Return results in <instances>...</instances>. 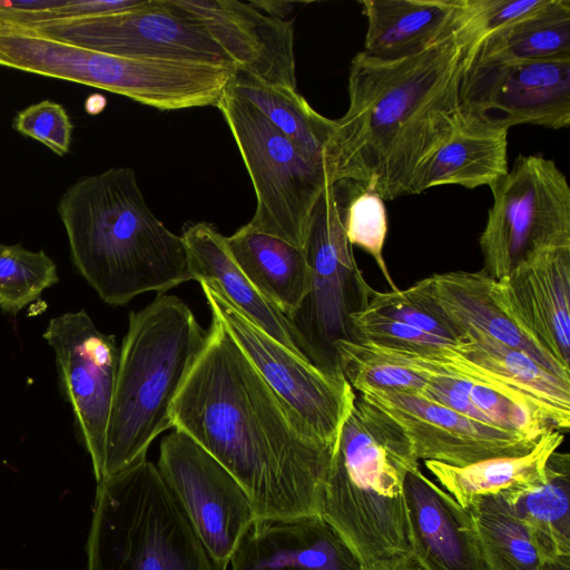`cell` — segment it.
<instances>
[{
    "instance_id": "6da1fadb",
    "label": "cell",
    "mask_w": 570,
    "mask_h": 570,
    "mask_svg": "<svg viewBox=\"0 0 570 570\" xmlns=\"http://www.w3.org/2000/svg\"><path fill=\"white\" fill-rule=\"evenodd\" d=\"M242 484L257 519L321 514L334 446L266 383L218 318L170 409Z\"/></svg>"
},
{
    "instance_id": "7a4b0ae2",
    "label": "cell",
    "mask_w": 570,
    "mask_h": 570,
    "mask_svg": "<svg viewBox=\"0 0 570 570\" xmlns=\"http://www.w3.org/2000/svg\"><path fill=\"white\" fill-rule=\"evenodd\" d=\"M480 42L465 18L458 30L406 58L356 53L347 110L334 120L324 148L330 181L361 183L384 200L409 195L417 168L456 128L461 81Z\"/></svg>"
},
{
    "instance_id": "3957f363",
    "label": "cell",
    "mask_w": 570,
    "mask_h": 570,
    "mask_svg": "<svg viewBox=\"0 0 570 570\" xmlns=\"http://www.w3.org/2000/svg\"><path fill=\"white\" fill-rule=\"evenodd\" d=\"M57 212L73 265L105 303L120 306L194 281L181 236L150 210L131 168L78 178Z\"/></svg>"
},
{
    "instance_id": "277c9868",
    "label": "cell",
    "mask_w": 570,
    "mask_h": 570,
    "mask_svg": "<svg viewBox=\"0 0 570 570\" xmlns=\"http://www.w3.org/2000/svg\"><path fill=\"white\" fill-rule=\"evenodd\" d=\"M419 466L404 430L355 393L325 479L322 517L363 567L409 556L403 489Z\"/></svg>"
},
{
    "instance_id": "5b68a950",
    "label": "cell",
    "mask_w": 570,
    "mask_h": 570,
    "mask_svg": "<svg viewBox=\"0 0 570 570\" xmlns=\"http://www.w3.org/2000/svg\"><path fill=\"white\" fill-rule=\"evenodd\" d=\"M206 335L188 305L175 295L157 294L142 309L129 313L99 481L147 456L151 442L173 429L171 405Z\"/></svg>"
},
{
    "instance_id": "8992f818",
    "label": "cell",
    "mask_w": 570,
    "mask_h": 570,
    "mask_svg": "<svg viewBox=\"0 0 570 570\" xmlns=\"http://www.w3.org/2000/svg\"><path fill=\"white\" fill-rule=\"evenodd\" d=\"M147 456L97 482L87 570H226Z\"/></svg>"
},
{
    "instance_id": "52a82bcc",
    "label": "cell",
    "mask_w": 570,
    "mask_h": 570,
    "mask_svg": "<svg viewBox=\"0 0 570 570\" xmlns=\"http://www.w3.org/2000/svg\"><path fill=\"white\" fill-rule=\"evenodd\" d=\"M216 107L230 129L255 190L256 210L248 225L303 247L312 210L332 184L325 164L307 156L228 86Z\"/></svg>"
},
{
    "instance_id": "ba28073f",
    "label": "cell",
    "mask_w": 570,
    "mask_h": 570,
    "mask_svg": "<svg viewBox=\"0 0 570 570\" xmlns=\"http://www.w3.org/2000/svg\"><path fill=\"white\" fill-rule=\"evenodd\" d=\"M303 247L311 269L309 289L287 318L303 355L330 376L345 380L336 345L355 341L351 316L366 307L373 288L355 261L332 184L312 210Z\"/></svg>"
},
{
    "instance_id": "9c48e42d",
    "label": "cell",
    "mask_w": 570,
    "mask_h": 570,
    "mask_svg": "<svg viewBox=\"0 0 570 570\" xmlns=\"http://www.w3.org/2000/svg\"><path fill=\"white\" fill-rule=\"evenodd\" d=\"M491 191L493 205L479 240L483 272L491 278L570 247V187L553 160L520 155Z\"/></svg>"
},
{
    "instance_id": "30bf717a",
    "label": "cell",
    "mask_w": 570,
    "mask_h": 570,
    "mask_svg": "<svg viewBox=\"0 0 570 570\" xmlns=\"http://www.w3.org/2000/svg\"><path fill=\"white\" fill-rule=\"evenodd\" d=\"M219 320L257 372L326 443L335 445L355 400L346 380L324 373L293 353L243 314L212 282L199 283Z\"/></svg>"
},
{
    "instance_id": "8fae6325",
    "label": "cell",
    "mask_w": 570,
    "mask_h": 570,
    "mask_svg": "<svg viewBox=\"0 0 570 570\" xmlns=\"http://www.w3.org/2000/svg\"><path fill=\"white\" fill-rule=\"evenodd\" d=\"M20 29L117 57L235 68L200 24L173 9L166 0H144L136 8L117 13Z\"/></svg>"
},
{
    "instance_id": "7c38bea8",
    "label": "cell",
    "mask_w": 570,
    "mask_h": 570,
    "mask_svg": "<svg viewBox=\"0 0 570 570\" xmlns=\"http://www.w3.org/2000/svg\"><path fill=\"white\" fill-rule=\"evenodd\" d=\"M157 468L206 547L228 566L240 538L257 519L245 489L177 429L163 439Z\"/></svg>"
},
{
    "instance_id": "4fadbf2b",
    "label": "cell",
    "mask_w": 570,
    "mask_h": 570,
    "mask_svg": "<svg viewBox=\"0 0 570 570\" xmlns=\"http://www.w3.org/2000/svg\"><path fill=\"white\" fill-rule=\"evenodd\" d=\"M43 338L55 353L61 392L99 481L119 360L116 337L100 332L80 309L52 317Z\"/></svg>"
},
{
    "instance_id": "5bb4252c",
    "label": "cell",
    "mask_w": 570,
    "mask_h": 570,
    "mask_svg": "<svg viewBox=\"0 0 570 570\" xmlns=\"http://www.w3.org/2000/svg\"><path fill=\"white\" fill-rule=\"evenodd\" d=\"M463 111L510 129L570 125V56L532 61L475 62L460 86Z\"/></svg>"
},
{
    "instance_id": "9a60e30c",
    "label": "cell",
    "mask_w": 570,
    "mask_h": 570,
    "mask_svg": "<svg viewBox=\"0 0 570 570\" xmlns=\"http://www.w3.org/2000/svg\"><path fill=\"white\" fill-rule=\"evenodd\" d=\"M357 394L404 430L417 460L461 468L488 459L525 454L540 440L470 419L419 395L381 391Z\"/></svg>"
},
{
    "instance_id": "2e32d148",
    "label": "cell",
    "mask_w": 570,
    "mask_h": 570,
    "mask_svg": "<svg viewBox=\"0 0 570 570\" xmlns=\"http://www.w3.org/2000/svg\"><path fill=\"white\" fill-rule=\"evenodd\" d=\"M200 24L233 61L267 83L296 89L294 20L265 14L237 0H166Z\"/></svg>"
},
{
    "instance_id": "e0dca14e",
    "label": "cell",
    "mask_w": 570,
    "mask_h": 570,
    "mask_svg": "<svg viewBox=\"0 0 570 570\" xmlns=\"http://www.w3.org/2000/svg\"><path fill=\"white\" fill-rule=\"evenodd\" d=\"M494 279L482 272H449L417 281L404 293L458 338L480 331L521 350L557 377L570 382V370L531 340L498 305Z\"/></svg>"
},
{
    "instance_id": "ac0fdd59",
    "label": "cell",
    "mask_w": 570,
    "mask_h": 570,
    "mask_svg": "<svg viewBox=\"0 0 570 570\" xmlns=\"http://www.w3.org/2000/svg\"><path fill=\"white\" fill-rule=\"evenodd\" d=\"M492 293L509 318L570 370V247L543 253L494 279Z\"/></svg>"
},
{
    "instance_id": "d6986e66",
    "label": "cell",
    "mask_w": 570,
    "mask_h": 570,
    "mask_svg": "<svg viewBox=\"0 0 570 570\" xmlns=\"http://www.w3.org/2000/svg\"><path fill=\"white\" fill-rule=\"evenodd\" d=\"M409 556L422 570H490L473 517L419 468L404 480Z\"/></svg>"
},
{
    "instance_id": "ffe728a7",
    "label": "cell",
    "mask_w": 570,
    "mask_h": 570,
    "mask_svg": "<svg viewBox=\"0 0 570 570\" xmlns=\"http://www.w3.org/2000/svg\"><path fill=\"white\" fill-rule=\"evenodd\" d=\"M229 562L232 570H363L357 556L321 514L256 519Z\"/></svg>"
},
{
    "instance_id": "44dd1931",
    "label": "cell",
    "mask_w": 570,
    "mask_h": 570,
    "mask_svg": "<svg viewBox=\"0 0 570 570\" xmlns=\"http://www.w3.org/2000/svg\"><path fill=\"white\" fill-rule=\"evenodd\" d=\"M509 129L463 111L451 137L415 171L409 195L441 185L490 188L508 170Z\"/></svg>"
},
{
    "instance_id": "7402d4cb",
    "label": "cell",
    "mask_w": 570,
    "mask_h": 570,
    "mask_svg": "<svg viewBox=\"0 0 570 570\" xmlns=\"http://www.w3.org/2000/svg\"><path fill=\"white\" fill-rule=\"evenodd\" d=\"M364 52L381 60L413 56L458 30L468 0H363Z\"/></svg>"
},
{
    "instance_id": "603a6c76",
    "label": "cell",
    "mask_w": 570,
    "mask_h": 570,
    "mask_svg": "<svg viewBox=\"0 0 570 570\" xmlns=\"http://www.w3.org/2000/svg\"><path fill=\"white\" fill-rule=\"evenodd\" d=\"M194 281L212 282L253 323L293 353L299 350L287 316L267 299L234 261L226 237L208 223H197L181 236ZM308 361V360H307Z\"/></svg>"
},
{
    "instance_id": "cb8c5ba5",
    "label": "cell",
    "mask_w": 570,
    "mask_h": 570,
    "mask_svg": "<svg viewBox=\"0 0 570 570\" xmlns=\"http://www.w3.org/2000/svg\"><path fill=\"white\" fill-rule=\"evenodd\" d=\"M465 362L531 399L549 415L553 426L567 433L570 426V382L563 381L521 350L475 330H468L451 345Z\"/></svg>"
},
{
    "instance_id": "d4e9b609",
    "label": "cell",
    "mask_w": 570,
    "mask_h": 570,
    "mask_svg": "<svg viewBox=\"0 0 570 570\" xmlns=\"http://www.w3.org/2000/svg\"><path fill=\"white\" fill-rule=\"evenodd\" d=\"M226 244L248 279L286 316L299 307L311 284L304 247L257 232L248 224L226 237Z\"/></svg>"
},
{
    "instance_id": "484cf974",
    "label": "cell",
    "mask_w": 570,
    "mask_h": 570,
    "mask_svg": "<svg viewBox=\"0 0 570 570\" xmlns=\"http://www.w3.org/2000/svg\"><path fill=\"white\" fill-rule=\"evenodd\" d=\"M451 345L430 354H410L454 376L472 405L476 421L538 439L556 429L539 404L487 376L480 368L461 358Z\"/></svg>"
},
{
    "instance_id": "4316f807",
    "label": "cell",
    "mask_w": 570,
    "mask_h": 570,
    "mask_svg": "<svg viewBox=\"0 0 570 570\" xmlns=\"http://www.w3.org/2000/svg\"><path fill=\"white\" fill-rule=\"evenodd\" d=\"M563 440L564 433L551 429L522 455L493 458L461 468L432 460H425L424 465L441 488L466 508L475 497L509 493L540 483L549 458Z\"/></svg>"
},
{
    "instance_id": "83f0119b",
    "label": "cell",
    "mask_w": 570,
    "mask_h": 570,
    "mask_svg": "<svg viewBox=\"0 0 570 570\" xmlns=\"http://www.w3.org/2000/svg\"><path fill=\"white\" fill-rule=\"evenodd\" d=\"M569 494L570 454L558 450L549 458L540 483L502 494L548 559L570 556Z\"/></svg>"
},
{
    "instance_id": "f1b7e54d",
    "label": "cell",
    "mask_w": 570,
    "mask_h": 570,
    "mask_svg": "<svg viewBox=\"0 0 570 570\" xmlns=\"http://www.w3.org/2000/svg\"><path fill=\"white\" fill-rule=\"evenodd\" d=\"M570 56V1L547 0L528 17L481 40L473 61L515 62Z\"/></svg>"
},
{
    "instance_id": "f546056e",
    "label": "cell",
    "mask_w": 570,
    "mask_h": 570,
    "mask_svg": "<svg viewBox=\"0 0 570 570\" xmlns=\"http://www.w3.org/2000/svg\"><path fill=\"white\" fill-rule=\"evenodd\" d=\"M228 88L252 102L279 131L311 158L324 163L334 120L314 110L297 91L267 83L235 69Z\"/></svg>"
},
{
    "instance_id": "4dcf8cb0",
    "label": "cell",
    "mask_w": 570,
    "mask_h": 570,
    "mask_svg": "<svg viewBox=\"0 0 570 570\" xmlns=\"http://www.w3.org/2000/svg\"><path fill=\"white\" fill-rule=\"evenodd\" d=\"M466 509L490 570H535L550 560L502 494L475 497Z\"/></svg>"
},
{
    "instance_id": "1f68e13d",
    "label": "cell",
    "mask_w": 570,
    "mask_h": 570,
    "mask_svg": "<svg viewBox=\"0 0 570 570\" xmlns=\"http://www.w3.org/2000/svg\"><path fill=\"white\" fill-rule=\"evenodd\" d=\"M341 371L355 393L373 391L420 394L424 377L380 348L356 341L336 345Z\"/></svg>"
},
{
    "instance_id": "d6a6232c",
    "label": "cell",
    "mask_w": 570,
    "mask_h": 570,
    "mask_svg": "<svg viewBox=\"0 0 570 570\" xmlns=\"http://www.w3.org/2000/svg\"><path fill=\"white\" fill-rule=\"evenodd\" d=\"M59 281L55 262L43 250L0 244V309L17 314Z\"/></svg>"
},
{
    "instance_id": "836d02e7",
    "label": "cell",
    "mask_w": 570,
    "mask_h": 570,
    "mask_svg": "<svg viewBox=\"0 0 570 570\" xmlns=\"http://www.w3.org/2000/svg\"><path fill=\"white\" fill-rule=\"evenodd\" d=\"M338 183L345 186L343 202L337 196L336 198L350 244L356 245L374 258L391 291L400 289L392 279L383 256L387 234L384 199L375 190L361 183L353 180Z\"/></svg>"
},
{
    "instance_id": "e575fe53",
    "label": "cell",
    "mask_w": 570,
    "mask_h": 570,
    "mask_svg": "<svg viewBox=\"0 0 570 570\" xmlns=\"http://www.w3.org/2000/svg\"><path fill=\"white\" fill-rule=\"evenodd\" d=\"M144 0H16L0 1V28H33L77 18L117 13Z\"/></svg>"
},
{
    "instance_id": "d590c367",
    "label": "cell",
    "mask_w": 570,
    "mask_h": 570,
    "mask_svg": "<svg viewBox=\"0 0 570 570\" xmlns=\"http://www.w3.org/2000/svg\"><path fill=\"white\" fill-rule=\"evenodd\" d=\"M351 323L356 342L379 348L430 354L443 346L455 344L366 308L353 314Z\"/></svg>"
},
{
    "instance_id": "8d00e7d4",
    "label": "cell",
    "mask_w": 570,
    "mask_h": 570,
    "mask_svg": "<svg viewBox=\"0 0 570 570\" xmlns=\"http://www.w3.org/2000/svg\"><path fill=\"white\" fill-rule=\"evenodd\" d=\"M13 128L58 156L66 155L70 149L72 124L66 109L58 102L42 100L26 107L16 115Z\"/></svg>"
},
{
    "instance_id": "74e56055",
    "label": "cell",
    "mask_w": 570,
    "mask_h": 570,
    "mask_svg": "<svg viewBox=\"0 0 570 570\" xmlns=\"http://www.w3.org/2000/svg\"><path fill=\"white\" fill-rule=\"evenodd\" d=\"M366 309L456 343V336L424 308L413 302L404 289L379 292L372 289Z\"/></svg>"
},
{
    "instance_id": "f35d334b",
    "label": "cell",
    "mask_w": 570,
    "mask_h": 570,
    "mask_svg": "<svg viewBox=\"0 0 570 570\" xmlns=\"http://www.w3.org/2000/svg\"><path fill=\"white\" fill-rule=\"evenodd\" d=\"M547 0H468L466 20L482 40L537 11Z\"/></svg>"
},
{
    "instance_id": "ab89813d",
    "label": "cell",
    "mask_w": 570,
    "mask_h": 570,
    "mask_svg": "<svg viewBox=\"0 0 570 570\" xmlns=\"http://www.w3.org/2000/svg\"><path fill=\"white\" fill-rule=\"evenodd\" d=\"M363 570H422L410 556H397L363 567Z\"/></svg>"
},
{
    "instance_id": "60d3db41",
    "label": "cell",
    "mask_w": 570,
    "mask_h": 570,
    "mask_svg": "<svg viewBox=\"0 0 570 570\" xmlns=\"http://www.w3.org/2000/svg\"><path fill=\"white\" fill-rule=\"evenodd\" d=\"M250 3L265 14L279 19H284L293 8L287 1H250Z\"/></svg>"
},
{
    "instance_id": "b9f144b4",
    "label": "cell",
    "mask_w": 570,
    "mask_h": 570,
    "mask_svg": "<svg viewBox=\"0 0 570 570\" xmlns=\"http://www.w3.org/2000/svg\"><path fill=\"white\" fill-rule=\"evenodd\" d=\"M535 570H570V556L557 557L541 563Z\"/></svg>"
}]
</instances>
